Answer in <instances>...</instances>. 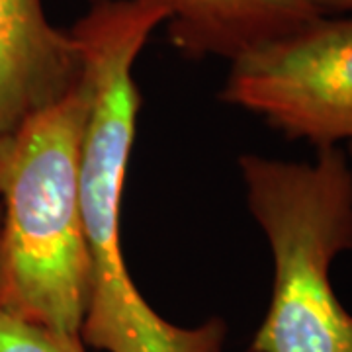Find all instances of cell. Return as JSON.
I'll return each mask as SVG.
<instances>
[{"mask_svg": "<svg viewBox=\"0 0 352 352\" xmlns=\"http://www.w3.org/2000/svg\"><path fill=\"white\" fill-rule=\"evenodd\" d=\"M164 22L166 12L149 0H98L71 28L90 90L78 196L92 296L80 340L104 352H223L226 346L223 319L192 329L163 319L135 288L122 254V192L141 104L133 65Z\"/></svg>", "mask_w": 352, "mask_h": 352, "instance_id": "1", "label": "cell"}, {"mask_svg": "<svg viewBox=\"0 0 352 352\" xmlns=\"http://www.w3.org/2000/svg\"><path fill=\"white\" fill-rule=\"evenodd\" d=\"M90 90L38 113L0 155V309L78 337L92 296L78 196Z\"/></svg>", "mask_w": 352, "mask_h": 352, "instance_id": "2", "label": "cell"}, {"mask_svg": "<svg viewBox=\"0 0 352 352\" xmlns=\"http://www.w3.org/2000/svg\"><path fill=\"white\" fill-rule=\"evenodd\" d=\"M252 217L274 263L270 305L251 352H352V314L340 303L331 266L352 251V170L340 147L314 163L243 155Z\"/></svg>", "mask_w": 352, "mask_h": 352, "instance_id": "3", "label": "cell"}, {"mask_svg": "<svg viewBox=\"0 0 352 352\" xmlns=\"http://www.w3.org/2000/svg\"><path fill=\"white\" fill-rule=\"evenodd\" d=\"M221 98L292 141L352 153V16H321L235 59Z\"/></svg>", "mask_w": 352, "mask_h": 352, "instance_id": "4", "label": "cell"}, {"mask_svg": "<svg viewBox=\"0 0 352 352\" xmlns=\"http://www.w3.org/2000/svg\"><path fill=\"white\" fill-rule=\"evenodd\" d=\"M80 76L76 39L51 24L41 0H0V155L32 118L75 90Z\"/></svg>", "mask_w": 352, "mask_h": 352, "instance_id": "5", "label": "cell"}, {"mask_svg": "<svg viewBox=\"0 0 352 352\" xmlns=\"http://www.w3.org/2000/svg\"><path fill=\"white\" fill-rule=\"evenodd\" d=\"M98 2V0H90ZM166 12L168 38L188 57L243 55L286 38L325 14L314 0H149Z\"/></svg>", "mask_w": 352, "mask_h": 352, "instance_id": "6", "label": "cell"}, {"mask_svg": "<svg viewBox=\"0 0 352 352\" xmlns=\"http://www.w3.org/2000/svg\"><path fill=\"white\" fill-rule=\"evenodd\" d=\"M0 352H87L78 337L24 321L0 309Z\"/></svg>", "mask_w": 352, "mask_h": 352, "instance_id": "7", "label": "cell"}, {"mask_svg": "<svg viewBox=\"0 0 352 352\" xmlns=\"http://www.w3.org/2000/svg\"><path fill=\"white\" fill-rule=\"evenodd\" d=\"M315 6L325 14V16H331V14H352V0H314Z\"/></svg>", "mask_w": 352, "mask_h": 352, "instance_id": "8", "label": "cell"}]
</instances>
